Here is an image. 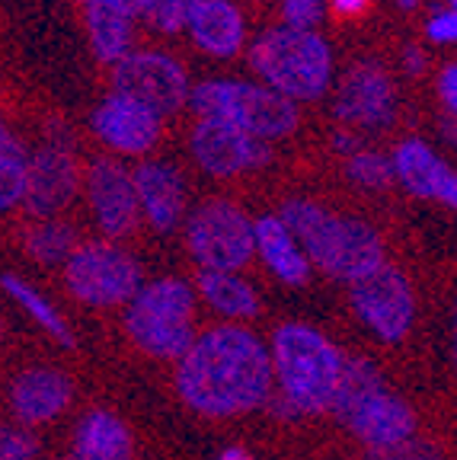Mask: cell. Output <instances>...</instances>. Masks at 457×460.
I'll use <instances>...</instances> for the list:
<instances>
[{
    "mask_svg": "<svg viewBox=\"0 0 457 460\" xmlns=\"http://www.w3.org/2000/svg\"><path fill=\"white\" fill-rule=\"evenodd\" d=\"M272 352L243 326H215L202 332L179 358V396L205 416H237L272 396Z\"/></svg>",
    "mask_w": 457,
    "mask_h": 460,
    "instance_id": "6da1fadb",
    "label": "cell"
},
{
    "mask_svg": "<svg viewBox=\"0 0 457 460\" xmlns=\"http://www.w3.org/2000/svg\"><path fill=\"white\" fill-rule=\"evenodd\" d=\"M279 217L308 250L310 262L333 279L355 285L358 279L384 266V243H381L378 230L358 217L333 215L310 199L285 201Z\"/></svg>",
    "mask_w": 457,
    "mask_h": 460,
    "instance_id": "7a4b0ae2",
    "label": "cell"
},
{
    "mask_svg": "<svg viewBox=\"0 0 457 460\" xmlns=\"http://www.w3.org/2000/svg\"><path fill=\"white\" fill-rule=\"evenodd\" d=\"M272 365H275L279 390L300 412L333 410L345 355L323 332L304 323L279 326L272 336Z\"/></svg>",
    "mask_w": 457,
    "mask_h": 460,
    "instance_id": "3957f363",
    "label": "cell"
},
{
    "mask_svg": "<svg viewBox=\"0 0 457 460\" xmlns=\"http://www.w3.org/2000/svg\"><path fill=\"white\" fill-rule=\"evenodd\" d=\"M250 65L285 100H320L333 80V55L317 32L279 26L253 42Z\"/></svg>",
    "mask_w": 457,
    "mask_h": 460,
    "instance_id": "277c9868",
    "label": "cell"
},
{
    "mask_svg": "<svg viewBox=\"0 0 457 460\" xmlns=\"http://www.w3.org/2000/svg\"><path fill=\"white\" fill-rule=\"evenodd\" d=\"M195 295L183 279H157L144 285L125 310V330L141 352L154 358H186L195 345Z\"/></svg>",
    "mask_w": 457,
    "mask_h": 460,
    "instance_id": "5b68a950",
    "label": "cell"
},
{
    "mask_svg": "<svg viewBox=\"0 0 457 460\" xmlns=\"http://www.w3.org/2000/svg\"><path fill=\"white\" fill-rule=\"evenodd\" d=\"M189 102L202 119L228 122L259 141L285 137L298 125V109L291 100L269 86L243 80H205L193 90Z\"/></svg>",
    "mask_w": 457,
    "mask_h": 460,
    "instance_id": "8992f818",
    "label": "cell"
},
{
    "mask_svg": "<svg viewBox=\"0 0 457 460\" xmlns=\"http://www.w3.org/2000/svg\"><path fill=\"white\" fill-rule=\"evenodd\" d=\"M186 243L193 259L208 272H237L256 252V224L230 201H205L189 215Z\"/></svg>",
    "mask_w": 457,
    "mask_h": 460,
    "instance_id": "52a82bcc",
    "label": "cell"
},
{
    "mask_svg": "<svg viewBox=\"0 0 457 460\" xmlns=\"http://www.w3.org/2000/svg\"><path fill=\"white\" fill-rule=\"evenodd\" d=\"M67 291L90 307L131 304L141 291V266L131 252L115 243L77 246L65 266Z\"/></svg>",
    "mask_w": 457,
    "mask_h": 460,
    "instance_id": "ba28073f",
    "label": "cell"
},
{
    "mask_svg": "<svg viewBox=\"0 0 457 460\" xmlns=\"http://www.w3.org/2000/svg\"><path fill=\"white\" fill-rule=\"evenodd\" d=\"M352 307L362 323L384 342L407 339L416 316V297L409 279L393 266H381L352 285Z\"/></svg>",
    "mask_w": 457,
    "mask_h": 460,
    "instance_id": "9c48e42d",
    "label": "cell"
},
{
    "mask_svg": "<svg viewBox=\"0 0 457 460\" xmlns=\"http://www.w3.org/2000/svg\"><path fill=\"white\" fill-rule=\"evenodd\" d=\"M115 93L144 102L164 119L189 100V80L179 61L160 51H131L112 74Z\"/></svg>",
    "mask_w": 457,
    "mask_h": 460,
    "instance_id": "30bf717a",
    "label": "cell"
},
{
    "mask_svg": "<svg viewBox=\"0 0 457 460\" xmlns=\"http://www.w3.org/2000/svg\"><path fill=\"white\" fill-rule=\"evenodd\" d=\"M189 144H193L199 166L211 176H234V172L243 170H259L272 160L265 141L228 122H215V119H202L193 128Z\"/></svg>",
    "mask_w": 457,
    "mask_h": 460,
    "instance_id": "8fae6325",
    "label": "cell"
},
{
    "mask_svg": "<svg viewBox=\"0 0 457 460\" xmlns=\"http://www.w3.org/2000/svg\"><path fill=\"white\" fill-rule=\"evenodd\" d=\"M336 115L349 125L387 128L397 115V93L387 71L374 61H358L345 71L333 102Z\"/></svg>",
    "mask_w": 457,
    "mask_h": 460,
    "instance_id": "7c38bea8",
    "label": "cell"
},
{
    "mask_svg": "<svg viewBox=\"0 0 457 460\" xmlns=\"http://www.w3.org/2000/svg\"><path fill=\"white\" fill-rule=\"evenodd\" d=\"M86 199L96 224L109 237H121L138 224L141 201H138L135 172H129L115 160H96L86 172Z\"/></svg>",
    "mask_w": 457,
    "mask_h": 460,
    "instance_id": "4fadbf2b",
    "label": "cell"
},
{
    "mask_svg": "<svg viewBox=\"0 0 457 460\" xmlns=\"http://www.w3.org/2000/svg\"><path fill=\"white\" fill-rule=\"evenodd\" d=\"M90 128L103 144L121 154H144L160 137V115L125 93H112L90 115Z\"/></svg>",
    "mask_w": 457,
    "mask_h": 460,
    "instance_id": "5bb4252c",
    "label": "cell"
},
{
    "mask_svg": "<svg viewBox=\"0 0 457 460\" xmlns=\"http://www.w3.org/2000/svg\"><path fill=\"white\" fill-rule=\"evenodd\" d=\"M74 192H77V166H74L67 147L45 144L42 151L32 154L26 192L29 215L39 221H51L74 199Z\"/></svg>",
    "mask_w": 457,
    "mask_h": 460,
    "instance_id": "9a60e30c",
    "label": "cell"
},
{
    "mask_svg": "<svg viewBox=\"0 0 457 460\" xmlns=\"http://www.w3.org/2000/svg\"><path fill=\"white\" fill-rule=\"evenodd\" d=\"M345 425H349V429L355 431V438L364 441L372 451L387 454L413 438L416 416L400 396H393L390 390H384V394L372 396V400L364 402L362 410Z\"/></svg>",
    "mask_w": 457,
    "mask_h": 460,
    "instance_id": "2e32d148",
    "label": "cell"
},
{
    "mask_svg": "<svg viewBox=\"0 0 457 460\" xmlns=\"http://www.w3.org/2000/svg\"><path fill=\"white\" fill-rule=\"evenodd\" d=\"M71 394L74 384L67 374L55 371V367H29L13 381L10 400H13V412L20 422L42 425L65 412Z\"/></svg>",
    "mask_w": 457,
    "mask_h": 460,
    "instance_id": "e0dca14e",
    "label": "cell"
},
{
    "mask_svg": "<svg viewBox=\"0 0 457 460\" xmlns=\"http://www.w3.org/2000/svg\"><path fill=\"white\" fill-rule=\"evenodd\" d=\"M135 186H138V201H141V215L148 217V224L160 234H170L183 217L186 208V186L183 176L173 170L170 164L160 160H148L135 170Z\"/></svg>",
    "mask_w": 457,
    "mask_h": 460,
    "instance_id": "ac0fdd59",
    "label": "cell"
},
{
    "mask_svg": "<svg viewBox=\"0 0 457 460\" xmlns=\"http://www.w3.org/2000/svg\"><path fill=\"white\" fill-rule=\"evenodd\" d=\"M253 224H256V252L263 256L265 269L285 285H304L310 279L314 262H310L308 250L300 246V240L291 234V227L275 215H263Z\"/></svg>",
    "mask_w": 457,
    "mask_h": 460,
    "instance_id": "d6986e66",
    "label": "cell"
},
{
    "mask_svg": "<svg viewBox=\"0 0 457 460\" xmlns=\"http://www.w3.org/2000/svg\"><path fill=\"white\" fill-rule=\"evenodd\" d=\"M189 36L208 55L230 58L243 45V16L230 0H205L189 20Z\"/></svg>",
    "mask_w": 457,
    "mask_h": 460,
    "instance_id": "ffe728a7",
    "label": "cell"
},
{
    "mask_svg": "<svg viewBox=\"0 0 457 460\" xmlns=\"http://www.w3.org/2000/svg\"><path fill=\"white\" fill-rule=\"evenodd\" d=\"M77 460H131V431L106 410L86 412L74 435Z\"/></svg>",
    "mask_w": 457,
    "mask_h": 460,
    "instance_id": "44dd1931",
    "label": "cell"
},
{
    "mask_svg": "<svg viewBox=\"0 0 457 460\" xmlns=\"http://www.w3.org/2000/svg\"><path fill=\"white\" fill-rule=\"evenodd\" d=\"M393 170H397V180L413 195H419V199H438L442 186L451 176L444 160L432 151L429 144L419 141V137H409V141H403L400 147H397V154H393Z\"/></svg>",
    "mask_w": 457,
    "mask_h": 460,
    "instance_id": "7402d4cb",
    "label": "cell"
},
{
    "mask_svg": "<svg viewBox=\"0 0 457 460\" xmlns=\"http://www.w3.org/2000/svg\"><path fill=\"white\" fill-rule=\"evenodd\" d=\"M86 29H90V45H94L96 61L119 67L131 55V16L109 7L106 0L86 4Z\"/></svg>",
    "mask_w": 457,
    "mask_h": 460,
    "instance_id": "603a6c76",
    "label": "cell"
},
{
    "mask_svg": "<svg viewBox=\"0 0 457 460\" xmlns=\"http://www.w3.org/2000/svg\"><path fill=\"white\" fill-rule=\"evenodd\" d=\"M384 374L374 361L362 358V355H349L345 358V367H343V381H339V390L333 396V416L339 422H349L358 410H362L364 402L372 400V396L384 394Z\"/></svg>",
    "mask_w": 457,
    "mask_h": 460,
    "instance_id": "cb8c5ba5",
    "label": "cell"
},
{
    "mask_svg": "<svg viewBox=\"0 0 457 460\" xmlns=\"http://www.w3.org/2000/svg\"><path fill=\"white\" fill-rule=\"evenodd\" d=\"M199 295L205 297L208 307L218 310L221 316H230V320H246V316L259 314L256 291L237 272H208V269H202Z\"/></svg>",
    "mask_w": 457,
    "mask_h": 460,
    "instance_id": "d4e9b609",
    "label": "cell"
},
{
    "mask_svg": "<svg viewBox=\"0 0 457 460\" xmlns=\"http://www.w3.org/2000/svg\"><path fill=\"white\" fill-rule=\"evenodd\" d=\"M29 170H32V157L26 154L22 141L13 137V131L4 128L0 135V205L7 211L26 201Z\"/></svg>",
    "mask_w": 457,
    "mask_h": 460,
    "instance_id": "484cf974",
    "label": "cell"
},
{
    "mask_svg": "<svg viewBox=\"0 0 457 460\" xmlns=\"http://www.w3.org/2000/svg\"><path fill=\"white\" fill-rule=\"evenodd\" d=\"M4 291H7L16 304H22V310H26V314L32 316V320H36L45 332H49V336H55L61 345H74V336H71V330L65 326V320H61V314H58V310L51 307L42 295H39L36 288L26 285L22 279H16L13 272H7V275H4Z\"/></svg>",
    "mask_w": 457,
    "mask_h": 460,
    "instance_id": "4316f807",
    "label": "cell"
},
{
    "mask_svg": "<svg viewBox=\"0 0 457 460\" xmlns=\"http://www.w3.org/2000/svg\"><path fill=\"white\" fill-rule=\"evenodd\" d=\"M26 250L42 266H58V262L67 266V259L77 252L74 227H67L65 221H39L26 234Z\"/></svg>",
    "mask_w": 457,
    "mask_h": 460,
    "instance_id": "83f0119b",
    "label": "cell"
},
{
    "mask_svg": "<svg viewBox=\"0 0 457 460\" xmlns=\"http://www.w3.org/2000/svg\"><path fill=\"white\" fill-rule=\"evenodd\" d=\"M345 176H349L355 186L387 189L390 180H397V170H393V160L381 157V154L358 151L355 157H349V164H345Z\"/></svg>",
    "mask_w": 457,
    "mask_h": 460,
    "instance_id": "f1b7e54d",
    "label": "cell"
},
{
    "mask_svg": "<svg viewBox=\"0 0 457 460\" xmlns=\"http://www.w3.org/2000/svg\"><path fill=\"white\" fill-rule=\"evenodd\" d=\"M205 0H160L157 7L150 10L148 20L160 29V32H176V29H189L193 13Z\"/></svg>",
    "mask_w": 457,
    "mask_h": 460,
    "instance_id": "f546056e",
    "label": "cell"
},
{
    "mask_svg": "<svg viewBox=\"0 0 457 460\" xmlns=\"http://www.w3.org/2000/svg\"><path fill=\"white\" fill-rule=\"evenodd\" d=\"M323 10H327V0H282L285 22L304 32H314V26L323 20Z\"/></svg>",
    "mask_w": 457,
    "mask_h": 460,
    "instance_id": "4dcf8cb0",
    "label": "cell"
},
{
    "mask_svg": "<svg viewBox=\"0 0 457 460\" xmlns=\"http://www.w3.org/2000/svg\"><path fill=\"white\" fill-rule=\"evenodd\" d=\"M36 451H39V441L32 431L7 425L4 435H0V460H32Z\"/></svg>",
    "mask_w": 457,
    "mask_h": 460,
    "instance_id": "1f68e13d",
    "label": "cell"
},
{
    "mask_svg": "<svg viewBox=\"0 0 457 460\" xmlns=\"http://www.w3.org/2000/svg\"><path fill=\"white\" fill-rule=\"evenodd\" d=\"M426 36L438 45L457 42V10H438V13H432L429 22H426Z\"/></svg>",
    "mask_w": 457,
    "mask_h": 460,
    "instance_id": "d6a6232c",
    "label": "cell"
},
{
    "mask_svg": "<svg viewBox=\"0 0 457 460\" xmlns=\"http://www.w3.org/2000/svg\"><path fill=\"white\" fill-rule=\"evenodd\" d=\"M378 457L381 460H438V454H435V447L426 445V441L409 438L407 445L393 447V451H387V454H378Z\"/></svg>",
    "mask_w": 457,
    "mask_h": 460,
    "instance_id": "836d02e7",
    "label": "cell"
},
{
    "mask_svg": "<svg viewBox=\"0 0 457 460\" xmlns=\"http://www.w3.org/2000/svg\"><path fill=\"white\" fill-rule=\"evenodd\" d=\"M438 86H442V100H444V106H448V112L457 119V65L444 67Z\"/></svg>",
    "mask_w": 457,
    "mask_h": 460,
    "instance_id": "e575fe53",
    "label": "cell"
},
{
    "mask_svg": "<svg viewBox=\"0 0 457 460\" xmlns=\"http://www.w3.org/2000/svg\"><path fill=\"white\" fill-rule=\"evenodd\" d=\"M106 4L121 10L125 16H150V10L157 7L160 0H106Z\"/></svg>",
    "mask_w": 457,
    "mask_h": 460,
    "instance_id": "d590c367",
    "label": "cell"
},
{
    "mask_svg": "<svg viewBox=\"0 0 457 460\" xmlns=\"http://www.w3.org/2000/svg\"><path fill=\"white\" fill-rule=\"evenodd\" d=\"M265 406H269V412L272 416H279V419H298V416H304V412L298 410V406H294L291 400H288L285 394H272L269 400H265Z\"/></svg>",
    "mask_w": 457,
    "mask_h": 460,
    "instance_id": "8d00e7d4",
    "label": "cell"
},
{
    "mask_svg": "<svg viewBox=\"0 0 457 460\" xmlns=\"http://www.w3.org/2000/svg\"><path fill=\"white\" fill-rule=\"evenodd\" d=\"M426 65H429V58H426L422 49H416V45L403 49V71H407L409 77H419V74L426 71Z\"/></svg>",
    "mask_w": 457,
    "mask_h": 460,
    "instance_id": "74e56055",
    "label": "cell"
},
{
    "mask_svg": "<svg viewBox=\"0 0 457 460\" xmlns=\"http://www.w3.org/2000/svg\"><path fill=\"white\" fill-rule=\"evenodd\" d=\"M333 147H336L339 154H349V157H355L358 147H362V141H358L352 131H336V135H333Z\"/></svg>",
    "mask_w": 457,
    "mask_h": 460,
    "instance_id": "f35d334b",
    "label": "cell"
},
{
    "mask_svg": "<svg viewBox=\"0 0 457 460\" xmlns=\"http://www.w3.org/2000/svg\"><path fill=\"white\" fill-rule=\"evenodd\" d=\"M333 7H336L339 13H345V16H358L364 7H368V0H333Z\"/></svg>",
    "mask_w": 457,
    "mask_h": 460,
    "instance_id": "ab89813d",
    "label": "cell"
},
{
    "mask_svg": "<svg viewBox=\"0 0 457 460\" xmlns=\"http://www.w3.org/2000/svg\"><path fill=\"white\" fill-rule=\"evenodd\" d=\"M438 199L444 201V205H451V208H457V172H451L448 182L442 186V195Z\"/></svg>",
    "mask_w": 457,
    "mask_h": 460,
    "instance_id": "60d3db41",
    "label": "cell"
},
{
    "mask_svg": "<svg viewBox=\"0 0 457 460\" xmlns=\"http://www.w3.org/2000/svg\"><path fill=\"white\" fill-rule=\"evenodd\" d=\"M442 135H444V141L457 147V119H454V115H448V119L442 122Z\"/></svg>",
    "mask_w": 457,
    "mask_h": 460,
    "instance_id": "b9f144b4",
    "label": "cell"
},
{
    "mask_svg": "<svg viewBox=\"0 0 457 460\" xmlns=\"http://www.w3.org/2000/svg\"><path fill=\"white\" fill-rule=\"evenodd\" d=\"M218 460H256L250 451H243V447H228V451L218 454Z\"/></svg>",
    "mask_w": 457,
    "mask_h": 460,
    "instance_id": "7bdbcfd3",
    "label": "cell"
},
{
    "mask_svg": "<svg viewBox=\"0 0 457 460\" xmlns=\"http://www.w3.org/2000/svg\"><path fill=\"white\" fill-rule=\"evenodd\" d=\"M397 4H400V7H407V10H409V7H416V4H419V0H397Z\"/></svg>",
    "mask_w": 457,
    "mask_h": 460,
    "instance_id": "ee69618b",
    "label": "cell"
},
{
    "mask_svg": "<svg viewBox=\"0 0 457 460\" xmlns=\"http://www.w3.org/2000/svg\"><path fill=\"white\" fill-rule=\"evenodd\" d=\"M454 365H457V314H454Z\"/></svg>",
    "mask_w": 457,
    "mask_h": 460,
    "instance_id": "f6af8a7d",
    "label": "cell"
},
{
    "mask_svg": "<svg viewBox=\"0 0 457 460\" xmlns=\"http://www.w3.org/2000/svg\"><path fill=\"white\" fill-rule=\"evenodd\" d=\"M448 10H457V0H448Z\"/></svg>",
    "mask_w": 457,
    "mask_h": 460,
    "instance_id": "bcb514c9",
    "label": "cell"
},
{
    "mask_svg": "<svg viewBox=\"0 0 457 460\" xmlns=\"http://www.w3.org/2000/svg\"><path fill=\"white\" fill-rule=\"evenodd\" d=\"M65 460H77V457H65Z\"/></svg>",
    "mask_w": 457,
    "mask_h": 460,
    "instance_id": "7dc6e473",
    "label": "cell"
}]
</instances>
